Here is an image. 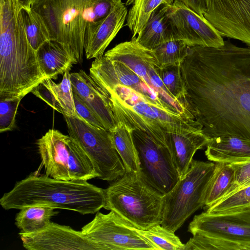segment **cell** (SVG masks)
I'll list each match as a JSON object with an SVG mask.
<instances>
[{
    "label": "cell",
    "instance_id": "6da1fadb",
    "mask_svg": "<svg viewBox=\"0 0 250 250\" xmlns=\"http://www.w3.org/2000/svg\"><path fill=\"white\" fill-rule=\"evenodd\" d=\"M189 111L210 139H250V47L190 46L181 64Z\"/></svg>",
    "mask_w": 250,
    "mask_h": 250
},
{
    "label": "cell",
    "instance_id": "7a4b0ae2",
    "mask_svg": "<svg viewBox=\"0 0 250 250\" xmlns=\"http://www.w3.org/2000/svg\"><path fill=\"white\" fill-rule=\"evenodd\" d=\"M105 203V190L87 181H64L46 175H30L0 199V206L6 210L47 205L83 215L97 213Z\"/></svg>",
    "mask_w": 250,
    "mask_h": 250
},
{
    "label": "cell",
    "instance_id": "3957f363",
    "mask_svg": "<svg viewBox=\"0 0 250 250\" xmlns=\"http://www.w3.org/2000/svg\"><path fill=\"white\" fill-rule=\"evenodd\" d=\"M96 83L107 98L116 124L120 123L131 130L143 131L168 148L169 133L202 130V125L195 120L158 105L130 87Z\"/></svg>",
    "mask_w": 250,
    "mask_h": 250
},
{
    "label": "cell",
    "instance_id": "277c9868",
    "mask_svg": "<svg viewBox=\"0 0 250 250\" xmlns=\"http://www.w3.org/2000/svg\"><path fill=\"white\" fill-rule=\"evenodd\" d=\"M114 0H41L32 8L42 18L50 40L62 44L74 64L83 61L86 30L109 12Z\"/></svg>",
    "mask_w": 250,
    "mask_h": 250
},
{
    "label": "cell",
    "instance_id": "5b68a950",
    "mask_svg": "<svg viewBox=\"0 0 250 250\" xmlns=\"http://www.w3.org/2000/svg\"><path fill=\"white\" fill-rule=\"evenodd\" d=\"M104 190V208L115 211L137 229L146 230L161 224L163 195L139 173L125 172Z\"/></svg>",
    "mask_w": 250,
    "mask_h": 250
},
{
    "label": "cell",
    "instance_id": "8992f818",
    "mask_svg": "<svg viewBox=\"0 0 250 250\" xmlns=\"http://www.w3.org/2000/svg\"><path fill=\"white\" fill-rule=\"evenodd\" d=\"M215 166V163L210 161H192L186 174L163 195L161 224L163 227L175 233L189 216L205 206Z\"/></svg>",
    "mask_w": 250,
    "mask_h": 250
},
{
    "label": "cell",
    "instance_id": "52a82bcc",
    "mask_svg": "<svg viewBox=\"0 0 250 250\" xmlns=\"http://www.w3.org/2000/svg\"><path fill=\"white\" fill-rule=\"evenodd\" d=\"M37 144L46 175L64 181L98 177L90 159L69 135L50 129Z\"/></svg>",
    "mask_w": 250,
    "mask_h": 250
},
{
    "label": "cell",
    "instance_id": "ba28073f",
    "mask_svg": "<svg viewBox=\"0 0 250 250\" xmlns=\"http://www.w3.org/2000/svg\"><path fill=\"white\" fill-rule=\"evenodd\" d=\"M69 135L90 159L98 178L114 181L126 172L110 131L93 126L79 117L63 116Z\"/></svg>",
    "mask_w": 250,
    "mask_h": 250
},
{
    "label": "cell",
    "instance_id": "9c48e42d",
    "mask_svg": "<svg viewBox=\"0 0 250 250\" xmlns=\"http://www.w3.org/2000/svg\"><path fill=\"white\" fill-rule=\"evenodd\" d=\"M140 163L139 175L162 195L169 192L180 179L168 148L146 132L132 130Z\"/></svg>",
    "mask_w": 250,
    "mask_h": 250
},
{
    "label": "cell",
    "instance_id": "30bf717a",
    "mask_svg": "<svg viewBox=\"0 0 250 250\" xmlns=\"http://www.w3.org/2000/svg\"><path fill=\"white\" fill-rule=\"evenodd\" d=\"M104 56L129 67L158 94L162 101L172 111L190 116V112L172 95L158 75L156 66L159 63L153 51L141 45L136 37L117 44L106 51Z\"/></svg>",
    "mask_w": 250,
    "mask_h": 250
},
{
    "label": "cell",
    "instance_id": "8fae6325",
    "mask_svg": "<svg viewBox=\"0 0 250 250\" xmlns=\"http://www.w3.org/2000/svg\"><path fill=\"white\" fill-rule=\"evenodd\" d=\"M81 231L101 250H157L138 229L113 210L107 214L98 211Z\"/></svg>",
    "mask_w": 250,
    "mask_h": 250
},
{
    "label": "cell",
    "instance_id": "7c38bea8",
    "mask_svg": "<svg viewBox=\"0 0 250 250\" xmlns=\"http://www.w3.org/2000/svg\"><path fill=\"white\" fill-rule=\"evenodd\" d=\"M188 231L236 243L250 250V208L216 213L206 211L195 215Z\"/></svg>",
    "mask_w": 250,
    "mask_h": 250
},
{
    "label": "cell",
    "instance_id": "4fadbf2b",
    "mask_svg": "<svg viewBox=\"0 0 250 250\" xmlns=\"http://www.w3.org/2000/svg\"><path fill=\"white\" fill-rule=\"evenodd\" d=\"M167 8V15L174 36L189 47H219L224 44L223 37L205 17L181 1L175 0Z\"/></svg>",
    "mask_w": 250,
    "mask_h": 250
},
{
    "label": "cell",
    "instance_id": "5bb4252c",
    "mask_svg": "<svg viewBox=\"0 0 250 250\" xmlns=\"http://www.w3.org/2000/svg\"><path fill=\"white\" fill-rule=\"evenodd\" d=\"M204 15L223 37L250 47V0H205Z\"/></svg>",
    "mask_w": 250,
    "mask_h": 250
},
{
    "label": "cell",
    "instance_id": "9a60e30c",
    "mask_svg": "<svg viewBox=\"0 0 250 250\" xmlns=\"http://www.w3.org/2000/svg\"><path fill=\"white\" fill-rule=\"evenodd\" d=\"M19 235L23 247L28 250H101L81 231L53 222L40 231L21 232Z\"/></svg>",
    "mask_w": 250,
    "mask_h": 250
},
{
    "label": "cell",
    "instance_id": "2e32d148",
    "mask_svg": "<svg viewBox=\"0 0 250 250\" xmlns=\"http://www.w3.org/2000/svg\"><path fill=\"white\" fill-rule=\"evenodd\" d=\"M127 13L122 0H114L109 13L87 27L84 42L87 59H99L104 56L105 49L123 27Z\"/></svg>",
    "mask_w": 250,
    "mask_h": 250
},
{
    "label": "cell",
    "instance_id": "e0dca14e",
    "mask_svg": "<svg viewBox=\"0 0 250 250\" xmlns=\"http://www.w3.org/2000/svg\"><path fill=\"white\" fill-rule=\"evenodd\" d=\"M73 92L93 111L106 129L113 130L116 123L106 96L89 75L83 70L70 73Z\"/></svg>",
    "mask_w": 250,
    "mask_h": 250
},
{
    "label": "cell",
    "instance_id": "ac0fdd59",
    "mask_svg": "<svg viewBox=\"0 0 250 250\" xmlns=\"http://www.w3.org/2000/svg\"><path fill=\"white\" fill-rule=\"evenodd\" d=\"M70 70L66 71L62 81L56 83L46 78L32 93L63 116L78 117L76 111Z\"/></svg>",
    "mask_w": 250,
    "mask_h": 250
},
{
    "label": "cell",
    "instance_id": "d6986e66",
    "mask_svg": "<svg viewBox=\"0 0 250 250\" xmlns=\"http://www.w3.org/2000/svg\"><path fill=\"white\" fill-rule=\"evenodd\" d=\"M209 141L202 130L169 133L168 148L180 178L188 170L195 152L206 146Z\"/></svg>",
    "mask_w": 250,
    "mask_h": 250
},
{
    "label": "cell",
    "instance_id": "ffe728a7",
    "mask_svg": "<svg viewBox=\"0 0 250 250\" xmlns=\"http://www.w3.org/2000/svg\"><path fill=\"white\" fill-rule=\"evenodd\" d=\"M205 155L215 163L229 164L250 161V139L221 136L210 139Z\"/></svg>",
    "mask_w": 250,
    "mask_h": 250
},
{
    "label": "cell",
    "instance_id": "44dd1931",
    "mask_svg": "<svg viewBox=\"0 0 250 250\" xmlns=\"http://www.w3.org/2000/svg\"><path fill=\"white\" fill-rule=\"evenodd\" d=\"M40 69L45 78L56 79L58 75L70 70L74 62L60 43L52 40L42 44L37 50Z\"/></svg>",
    "mask_w": 250,
    "mask_h": 250
},
{
    "label": "cell",
    "instance_id": "7402d4cb",
    "mask_svg": "<svg viewBox=\"0 0 250 250\" xmlns=\"http://www.w3.org/2000/svg\"><path fill=\"white\" fill-rule=\"evenodd\" d=\"M167 5L162 4L151 14L144 27L136 37L142 46L152 50L174 38L167 15Z\"/></svg>",
    "mask_w": 250,
    "mask_h": 250
},
{
    "label": "cell",
    "instance_id": "603a6c76",
    "mask_svg": "<svg viewBox=\"0 0 250 250\" xmlns=\"http://www.w3.org/2000/svg\"><path fill=\"white\" fill-rule=\"evenodd\" d=\"M47 205H34L20 209L15 218V225L21 232L32 233L40 231L50 224L51 217L58 212Z\"/></svg>",
    "mask_w": 250,
    "mask_h": 250
},
{
    "label": "cell",
    "instance_id": "cb8c5ba5",
    "mask_svg": "<svg viewBox=\"0 0 250 250\" xmlns=\"http://www.w3.org/2000/svg\"><path fill=\"white\" fill-rule=\"evenodd\" d=\"M110 131L126 172L139 173V160L132 138V130L118 123L115 128Z\"/></svg>",
    "mask_w": 250,
    "mask_h": 250
},
{
    "label": "cell",
    "instance_id": "d4e9b609",
    "mask_svg": "<svg viewBox=\"0 0 250 250\" xmlns=\"http://www.w3.org/2000/svg\"><path fill=\"white\" fill-rule=\"evenodd\" d=\"M215 170L207 192L204 209L224 198L234 183V168L232 164L215 163Z\"/></svg>",
    "mask_w": 250,
    "mask_h": 250
},
{
    "label": "cell",
    "instance_id": "484cf974",
    "mask_svg": "<svg viewBox=\"0 0 250 250\" xmlns=\"http://www.w3.org/2000/svg\"><path fill=\"white\" fill-rule=\"evenodd\" d=\"M174 0H131L132 6L129 10L127 26L134 38L142 30L152 12L162 4L171 5Z\"/></svg>",
    "mask_w": 250,
    "mask_h": 250
},
{
    "label": "cell",
    "instance_id": "4316f807",
    "mask_svg": "<svg viewBox=\"0 0 250 250\" xmlns=\"http://www.w3.org/2000/svg\"><path fill=\"white\" fill-rule=\"evenodd\" d=\"M22 16L28 40L37 50L45 42L50 40L47 28L41 16L32 8H22Z\"/></svg>",
    "mask_w": 250,
    "mask_h": 250
},
{
    "label": "cell",
    "instance_id": "83f0119b",
    "mask_svg": "<svg viewBox=\"0 0 250 250\" xmlns=\"http://www.w3.org/2000/svg\"><path fill=\"white\" fill-rule=\"evenodd\" d=\"M181 64L163 67L158 64L156 69L158 75L170 93L190 112L187 102V93L182 76Z\"/></svg>",
    "mask_w": 250,
    "mask_h": 250
},
{
    "label": "cell",
    "instance_id": "f1b7e54d",
    "mask_svg": "<svg viewBox=\"0 0 250 250\" xmlns=\"http://www.w3.org/2000/svg\"><path fill=\"white\" fill-rule=\"evenodd\" d=\"M189 47L175 37L162 43L152 50L161 67L181 64L188 53Z\"/></svg>",
    "mask_w": 250,
    "mask_h": 250
},
{
    "label": "cell",
    "instance_id": "f546056e",
    "mask_svg": "<svg viewBox=\"0 0 250 250\" xmlns=\"http://www.w3.org/2000/svg\"><path fill=\"white\" fill-rule=\"evenodd\" d=\"M139 233L147 239L157 250H184L185 244L174 233L171 232L161 224L146 230L138 229Z\"/></svg>",
    "mask_w": 250,
    "mask_h": 250
},
{
    "label": "cell",
    "instance_id": "4dcf8cb0",
    "mask_svg": "<svg viewBox=\"0 0 250 250\" xmlns=\"http://www.w3.org/2000/svg\"><path fill=\"white\" fill-rule=\"evenodd\" d=\"M249 208H250V185L238 189L205 210L208 213H216Z\"/></svg>",
    "mask_w": 250,
    "mask_h": 250
},
{
    "label": "cell",
    "instance_id": "1f68e13d",
    "mask_svg": "<svg viewBox=\"0 0 250 250\" xmlns=\"http://www.w3.org/2000/svg\"><path fill=\"white\" fill-rule=\"evenodd\" d=\"M247 250L238 244L222 240L195 234L185 244L184 250Z\"/></svg>",
    "mask_w": 250,
    "mask_h": 250
},
{
    "label": "cell",
    "instance_id": "d6a6232c",
    "mask_svg": "<svg viewBox=\"0 0 250 250\" xmlns=\"http://www.w3.org/2000/svg\"><path fill=\"white\" fill-rule=\"evenodd\" d=\"M22 98L20 97L0 95V132L13 129L17 110Z\"/></svg>",
    "mask_w": 250,
    "mask_h": 250
},
{
    "label": "cell",
    "instance_id": "836d02e7",
    "mask_svg": "<svg viewBox=\"0 0 250 250\" xmlns=\"http://www.w3.org/2000/svg\"><path fill=\"white\" fill-rule=\"evenodd\" d=\"M73 93L75 107L78 117L93 126L105 129L102 123L88 106L75 93L73 92Z\"/></svg>",
    "mask_w": 250,
    "mask_h": 250
},
{
    "label": "cell",
    "instance_id": "e575fe53",
    "mask_svg": "<svg viewBox=\"0 0 250 250\" xmlns=\"http://www.w3.org/2000/svg\"><path fill=\"white\" fill-rule=\"evenodd\" d=\"M231 164L234 168V181L226 196L236 191L240 186L250 179V161Z\"/></svg>",
    "mask_w": 250,
    "mask_h": 250
},
{
    "label": "cell",
    "instance_id": "d590c367",
    "mask_svg": "<svg viewBox=\"0 0 250 250\" xmlns=\"http://www.w3.org/2000/svg\"><path fill=\"white\" fill-rule=\"evenodd\" d=\"M200 16L204 17L206 10L205 0H178Z\"/></svg>",
    "mask_w": 250,
    "mask_h": 250
},
{
    "label": "cell",
    "instance_id": "8d00e7d4",
    "mask_svg": "<svg viewBox=\"0 0 250 250\" xmlns=\"http://www.w3.org/2000/svg\"><path fill=\"white\" fill-rule=\"evenodd\" d=\"M41 0H17L23 8L29 9Z\"/></svg>",
    "mask_w": 250,
    "mask_h": 250
},
{
    "label": "cell",
    "instance_id": "74e56055",
    "mask_svg": "<svg viewBox=\"0 0 250 250\" xmlns=\"http://www.w3.org/2000/svg\"><path fill=\"white\" fill-rule=\"evenodd\" d=\"M250 185V179H249L248 181H247L246 182L242 184L241 186H240L237 189L238 190L239 188L247 187Z\"/></svg>",
    "mask_w": 250,
    "mask_h": 250
}]
</instances>
